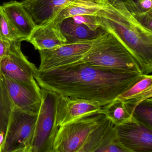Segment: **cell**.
<instances>
[{"instance_id":"1","label":"cell","mask_w":152,"mask_h":152,"mask_svg":"<svg viewBox=\"0 0 152 152\" xmlns=\"http://www.w3.org/2000/svg\"><path fill=\"white\" fill-rule=\"evenodd\" d=\"M145 75L84 66L37 69L35 77L41 88L73 99L104 106L133 86Z\"/></svg>"},{"instance_id":"2","label":"cell","mask_w":152,"mask_h":152,"mask_svg":"<svg viewBox=\"0 0 152 152\" xmlns=\"http://www.w3.org/2000/svg\"><path fill=\"white\" fill-rule=\"evenodd\" d=\"M95 16L100 28L112 35L131 53L144 75L152 72V31L143 26L122 0H102Z\"/></svg>"},{"instance_id":"3","label":"cell","mask_w":152,"mask_h":152,"mask_svg":"<svg viewBox=\"0 0 152 152\" xmlns=\"http://www.w3.org/2000/svg\"><path fill=\"white\" fill-rule=\"evenodd\" d=\"M120 43L112 34L104 31L92 39L66 43L51 50H39L41 62L38 70L43 71L63 66L93 52Z\"/></svg>"},{"instance_id":"4","label":"cell","mask_w":152,"mask_h":152,"mask_svg":"<svg viewBox=\"0 0 152 152\" xmlns=\"http://www.w3.org/2000/svg\"><path fill=\"white\" fill-rule=\"evenodd\" d=\"M99 112L87 114L59 127L52 143L54 152H75L106 120Z\"/></svg>"},{"instance_id":"5","label":"cell","mask_w":152,"mask_h":152,"mask_svg":"<svg viewBox=\"0 0 152 152\" xmlns=\"http://www.w3.org/2000/svg\"><path fill=\"white\" fill-rule=\"evenodd\" d=\"M42 101L34 133L26 152H50L55 133L57 94L41 88Z\"/></svg>"},{"instance_id":"6","label":"cell","mask_w":152,"mask_h":152,"mask_svg":"<svg viewBox=\"0 0 152 152\" xmlns=\"http://www.w3.org/2000/svg\"><path fill=\"white\" fill-rule=\"evenodd\" d=\"M75 66H87L143 74L136 60L121 43L94 52L86 57L61 67Z\"/></svg>"},{"instance_id":"7","label":"cell","mask_w":152,"mask_h":152,"mask_svg":"<svg viewBox=\"0 0 152 152\" xmlns=\"http://www.w3.org/2000/svg\"><path fill=\"white\" fill-rule=\"evenodd\" d=\"M37 115L13 107L1 145V152L26 150L32 139Z\"/></svg>"},{"instance_id":"8","label":"cell","mask_w":152,"mask_h":152,"mask_svg":"<svg viewBox=\"0 0 152 152\" xmlns=\"http://www.w3.org/2000/svg\"><path fill=\"white\" fill-rule=\"evenodd\" d=\"M22 40L12 41L9 55L0 60L2 75L12 80L27 84H37V69L24 55L21 49Z\"/></svg>"},{"instance_id":"9","label":"cell","mask_w":152,"mask_h":152,"mask_svg":"<svg viewBox=\"0 0 152 152\" xmlns=\"http://www.w3.org/2000/svg\"><path fill=\"white\" fill-rule=\"evenodd\" d=\"M117 141L131 152H152V129L132 118L115 126Z\"/></svg>"},{"instance_id":"10","label":"cell","mask_w":152,"mask_h":152,"mask_svg":"<svg viewBox=\"0 0 152 152\" xmlns=\"http://www.w3.org/2000/svg\"><path fill=\"white\" fill-rule=\"evenodd\" d=\"M3 77L14 107L37 115L42 101L41 89L37 83L27 84Z\"/></svg>"},{"instance_id":"11","label":"cell","mask_w":152,"mask_h":152,"mask_svg":"<svg viewBox=\"0 0 152 152\" xmlns=\"http://www.w3.org/2000/svg\"><path fill=\"white\" fill-rule=\"evenodd\" d=\"M101 107L97 103L73 99L57 94L55 131L64 124L87 114L99 112Z\"/></svg>"},{"instance_id":"12","label":"cell","mask_w":152,"mask_h":152,"mask_svg":"<svg viewBox=\"0 0 152 152\" xmlns=\"http://www.w3.org/2000/svg\"><path fill=\"white\" fill-rule=\"evenodd\" d=\"M73 0H24L20 2L36 27L53 20L59 12Z\"/></svg>"},{"instance_id":"13","label":"cell","mask_w":152,"mask_h":152,"mask_svg":"<svg viewBox=\"0 0 152 152\" xmlns=\"http://www.w3.org/2000/svg\"><path fill=\"white\" fill-rule=\"evenodd\" d=\"M26 41L38 51L51 50L67 42L59 25L53 21L44 26L35 27Z\"/></svg>"},{"instance_id":"14","label":"cell","mask_w":152,"mask_h":152,"mask_svg":"<svg viewBox=\"0 0 152 152\" xmlns=\"http://www.w3.org/2000/svg\"><path fill=\"white\" fill-rule=\"evenodd\" d=\"M2 6L13 28L22 40L26 41L36 26L20 2L11 1L4 3Z\"/></svg>"},{"instance_id":"15","label":"cell","mask_w":152,"mask_h":152,"mask_svg":"<svg viewBox=\"0 0 152 152\" xmlns=\"http://www.w3.org/2000/svg\"><path fill=\"white\" fill-rule=\"evenodd\" d=\"M101 7V1L73 0L59 12L52 21L58 24L66 19L76 16H95Z\"/></svg>"},{"instance_id":"16","label":"cell","mask_w":152,"mask_h":152,"mask_svg":"<svg viewBox=\"0 0 152 152\" xmlns=\"http://www.w3.org/2000/svg\"><path fill=\"white\" fill-rule=\"evenodd\" d=\"M116 138L115 126L107 119L75 152H94Z\"/></svg>"},{"instance_id":"17","label":"cell","mask_w":152,"mask_h":152,"mask_svg":"<svg viewBox=\"0 0 152 152\" xmlns=\"http://www.w3.org/2000/svg\"><path fill=\"white\" fill-rule=\"evenodd\" d=\"M152 97V76L145 75L115 99L126 102L134 110L138 104Z\"/></svg>"},{"instance_id":"18","label":"cell","mask_w":152,"mask_h":152,"mask_svg":"<svg viewBox=\"0 0 152 152\" xmlns=\"http://www.w3.org/2000/svg\"><path fill=\"white\" fill-rule=\"evenodd\" d=\"M58 25L67 43L92 39L104 31L101 28L92 30L85 26L76 23L71 18L64 20Z\"/></svg>"},{"instance_id":"19","label":"cell","mask_w":152,"mask_h":152,"mask_svg":"<svg viewBox=\"0 0 152 152\" xmlns=\"http://www.w3.org/2000/svg\"><path fill=\"white\" fill-rule=\"evenodd\" d=\"M133 110L126 102L115 99L102 106L99 112L104 114L115 126L121 125L131 120Z\"/></svg>"},{"instance_id":"20","label":"cell","mask_w":152,"mask_h":152,"mask_svg":"<svg viewBox=\"0 0 152 152\" xmlns=\"http://www.w3.org/2000/svg\"><path fill=\"white\" fill-rule=\"evenodd\" d=\"M13 107L3 77L0 80V133L6 132Z\"/></svg>"},{"instance_id":"21","label":"cell","mask_w":152,"mask_h":152,"mask_svg":"<svg viewBox=\"0 0 152 152\" xmlns=\"http://www.w3.org/2000/svg\"><path fill=\"white\" fill-rule=\"evenodd\" d=\"M133 118L152 129V98L140 103L134 108Z\"/></svg>"},{"instance_id":"22","label":"cell","mask_w":152,"mask_h":152,"mask_svg":"<svg viewBox=\"0 0 152 152\" xmlns=\"http://www.w3.org/2000/svg\"><path fill=\"white\" fill-rule=\"evenodd\" d=\"M0 39L10 41L21 40L5 15L2 5H0Z\"/></svg>"},{"instance_id":"23","label":"cell","mask_w":152,"mask_h":152,"mask_svg":"<svg viewBox=\"0 0 152 152\" xmlns=\"http://www.w3.org/2000/svg\"><path fill=\"white\" fill-rule=\"evenodd\" d=\"M126 8L132 15L143 13L152 10V0H122Z\"/></svg>"},{"instance_id":"24","label":"cell","mask_w":152,"mask_h":152,"mask_svg":"<svg viewBox=\"0 0 152 152\" xmlns=\"http://www.w3.org/2000/svg\"><path fill=\"white\" fill-rule=\"evenodd\" d=\"M78 24L84 25L93 30L100 29L95 20V16L89 15H82L70 18Z\"/></svg>"},{"instance_id":"25","label":"cell","mask_w":152,"mask_h":152,"mask_svg":"<svg viewBox=\"0 0 152 152\" xmlns=\"http://www.w3.org/2000/svg\"><path fill=\"white\" fill-rule=\"evenodd\" d=\"M94 152H131L121 145L116 138L109 143L102 146Z\"/></svg>"},{"instance_id":"26","label":"cell","mask_w":152,"mask_h":152,"mask_svg":"<svg viewBox=\"0 0 152 152\" xmlns=\"http://www.w3.org/2000/svg\"><path fill=\"white\" fill-rule=\"evenodd\" d=\"M133 15L142 26L152 31V10L143 13Z\"/></svg>"},{"instance_id":"27","label":"cell","mask_w":152,"mask_h":152,"mask_svg":"<svg viewBox=\"0 0 152 152\" xmlns=\"http://www.w3.org/2000/svg\"><path fill=\"white\" fill-rule=\"evenodd\" d=\"M12 41L0 39V60L8 56L10 51Z\"/></svg>"},{"instance_id":"28","label":"cell","mask_w":152,"mask_h":152,"mask_svg":"<svg viewBox=\"0 0 152 152\" xmlns=\"http://www.w3.org/2000/svg\"><path fill=\"white\" fill-rule=\"evenodd\" d=\"M4 134H5L4 133H0V147L2 144L3 142Z\"/></svg>"},{"instance_id":"29","label":"cell","mask_w":152,"mask_h":152,"mask_svg":"<svg viewBox=\"0 0 152 152\" xmlns=\"http://www.w3.org/2000/svg\"><path fill=\"white\" fill-rule=\"evenodd\" d=\"M10 152H26V150L25 149H18V150H15Z\"/></svg>"},{"instance_id":"30","label":"cell","mask_w":152,"mask_h":152,"mask_svg":"<svg viewBox=\"0 0 152 152\" xmlns=\"http://www.w3.org/2000/svg\"><path fill=\"white\" fill-rule=\"evenodd\" d=\"M3 77V75H2L1 72V68H0V80L1 79H2V78Z\"/></svg>"},{"instance_id":"31","label":"cell","mask_w":152,"mask_h":152,"mask_svg":"<svg viewBox=\"0 0 152 152\" xmlns=\"http://www.w3.org/2000/svg\"><path fill=\"white\" fill-rule=\"evenodd\" d=\"M133 1H142V0H133Z\"/></svg>"},{"instance_id":"32","label":"cell","mask_w":152,"mask_h":152,"mask_svg":"<svg viewBox=\"0 0 152 152\" xmlns=\"http://www.w3.org/2000/svg\"><path fill=\"white\" fill-rule=\"evenodd\" d=\"M95 1H102V0H95Z\"/></svg>"},{"instance_id":"33","label":"cell","mask_w":152,"mask_h":152,"mask_svg":"<svg viewBox=\"0 0 152 152\" xmlns=\"http://www.w3.org/2000/svg\"><path fill=\"white\" fill-rule=\"evenodd\" d=\"M50 152H53V151H51Z\"/></svg>"}]
</instances>
